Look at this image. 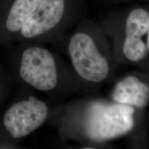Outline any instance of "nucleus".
<instances>
[{"label":"nucleus","mask_w":149,"mask_h":149,"mask_svg":"<svg viewBox=\"0 0 149 149\" xmlns=\"http://www.w3.org/2000/svg\"><path fill=\"white\" fill-rule=\"evenodd\" d=\"M0 62L15 82L42 92L53 91L59 83V72L53 54L47 48L19 42L1 48Z\"/></svg>","instance_id":"obj_1"},{"label":"nucleus","mask_w":149,"mask_h":149,"mask_svg":"<svg viewBox=\"0 0 149 149\" xmlns=\"http://www.w3.org/2000/svg\"><path fill=\"white\" fill-rule=\"evenodd\" d=\"M112 99L117 103L143 109L149 102V87L135 76H128L115 86Z\"/></svg>","instance_id":"obj_8"},{"label":"nucleus","mask_w":149,"mask_h":149,"mask_svg":"<svg viewBox=\"0 0 149 149\" xmlns=\"http://www.w3.org/2000/svg\"><path fill=\"white\" fill-rule=\"evenodd\" d=\"M148 37H147V48H148V51H149V29H148Z\"/></svg>","instance_id":"obj_10"},{"label":"nucleus","mask_w":149,"mask_h":149,"mask_svg":"<svg viewBox=\"0 0 149 149\" xmlns=\"http://www.w3.org/2000/svg\"><path fill=\"white\" fill-rule=\"evenodd\" d=\"M134 113L133 107L129 105L93 102L86 112V133L95 141H107L126 135L134 127Z\"/></svg>","instance_id":"obj_3"},{"label":"nucleus","mask_w":149,"mask_h":149,"mask_svg":"<svg viewBox=\"0 0 149 149\" xmlns=\"http://www.w3.org/2000/svg\"><path fill=\"white\" fill-rule=\"evenodd\" d=\"M40 0H13L0 23V49L13 44Z\"/></svg>","instance_id":"obj_7"},{"label":"nucleus","mask_w":149,"mask_h":149,"mask_svg":"<svg viewBox=\"0 0 149 149\" xmlns=\"http://www.w3.org/2000/svg\"><path fill=\"white\" fill-rule=\"evenodd\" d=\"M68 53L74 69L82 79L99 83L107 77L109 64L90 35L83 33L74 35L68 44Z\"/></svg>","instance_id":"obj_4"},{"label":"nucleus","mask_w":149,"mask_h":149,"mask_svg":"<svg viewBox=\"0 0 149 149\" xmlns=\"http://www.w3.org/2000/svg\"><path fill=\"white\" fill-rule=\"evenodd\" d=\"M15 81L0 62V110L13 95Z\"/></svg>","instance_id":"obj_9"},{"label":"nucleus","mask_w":149,"mask_h":149,"mask_svg":"<svg viewBox=\"0 0 149 149\" xmlns=\"http://www.w3.org/2000/svg\"><path fill=\"white\" fill-rule=\"evenodd\" d=\"M149 13L143 8H135L128 15L126 22V38L123 44V53L132 61H139L148 53L147 45L142 37L148 33Z\"/></svg>","instance_id":"obj_6"},{"label":"nucleus","mask_w":149,"mask_h":149,"mask_svg":"<svg viewBox=\"0 0 149 149\" xmlns=\"http://www.w3.org/2000/svg\"><path fill=\"white\" fill-rule=\"evenodd\" d=\"M49 107L33 95L11 100L0 115V148H11L47 120Z\"/></svg>","instance_id":"obj_2"},{"label":"nucleus","mask_w":149,"mask_h":149,"mask_svg":"<svg viewBox=\"0 0 149 149\" xmlns=\"http://www.w3.org/2000/svg\"><path fill=\"white\" fill-rule=\"evenodd\" d=\"M64 9V0H40L14 43L29 42L51 32L60 23Z\"/></svg>","instance_id":"obj_5"}]
</instances>
